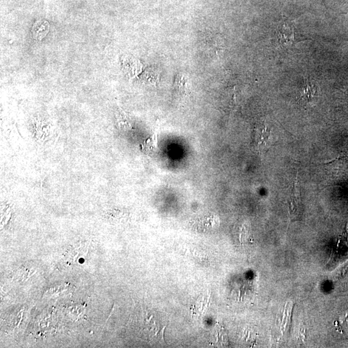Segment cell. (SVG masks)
I'll list each match as a JSON object with an SVG mask.
<instances>
[{"label":"cell","instance_id":"1","mask_svg":"<svg viewBox=\"0 0 348 348\" xmlns=\"http://www.w3.org/2000/svg\"><path fill=\"white\" fill-rule=\"evenodd\" d=\"M298 101L302 105H313L318 97V86L310 78L304 79L298 90Z\"/></svg>","mask_w":348,"mask_h":348},{"label":"cell","instance_id":"5","mask_svg":"<svg viewBox=\"0 0 348 348\" xmlns=\"http://www.w3.org/2000/svg\"><path fill=\"white\" fill-rule=\"evenodd\" d=\"M49 23L46 21H38L34 23L32 29L33 38L36 41H41L47 36L49 31Z\"/></svg>","mask_w":348,"mask_h":348},{"label":"cell","instance_id":"6","mask_svg":"<svg viewBox=\"0 0 348 348\" xmlns=\"http://www.w3.org/2000/svg\"><path fill=\"white\" fill-rule=\"evenodd\" d=\"M270 133L268 126H267L266 124H261L259 126L257 131L256 141L259 147L263 148V147H267Z\"/></svg>","mask_w":348,"mask_h":348},{"label":"cell","instance_id":"2","mask_svg":"<svg viewBox=\"0 0 348 348\" xmlns=\"http://www.w3.org/2000/svg\"><path fill=\"white\" fill-rule=\"evenodd\" d=\"M275 33L279 46L290 47L296 41L294 24L288 19H284L280 21L277 25Z\"/></svg>","mask_w":348,"mask_h":348},{"label":"cell","instance_id":"3","mask_svg":"<svg viewBox=\"0 0 348 348\" xmlns=\"http://www.w3.org/2000/svg\"><path fill=\"white\" fill-rule=\"evenodd\" d=\"M288 205L290 219L292 221H298L302 215V205L298 180L296 181L293 186L292 193L288 200Z\"/></svg>","mask_w":348,"mask_h":348},{"label":"cell","instance_id":"4","mask_svg":"<svg viewBox=\"0 0 348 348\" xmlns=\"http://www.w3.org/2000/svg\"><path fill=\"white\" fill-rule=\"evenodd\" d=\"M87 251V247H86V245L80 244L78 247H72L66 253V260L68 263H70V264H75L81 257L86 256Z\"/></svg>","mask_w":348,"mask_h":348}]
</instances>
